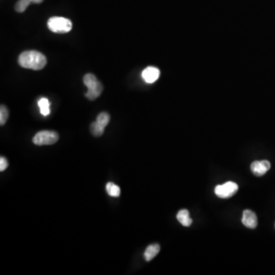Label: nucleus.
<instances>
[{"instance_id": "nucleus-8", "label": "nucleus", "mask_w": 275, "mask_h": 275, "mask_svg": "<svg viewBox=\"0 0 275 275\" xmlns=\"http://www.w3.org/2000/svg\"><path fill=\"white\" fill-rule=\"evenodd\" d=\"M160 76V70L155 67H149L142 72V77L149 84L155 82Z\"/></svg>"}, {"instance_id": "nucleus-9", "label": "nucleus", "mask_w": 275, "mask_h": 275, "mask_svg": "<svg viewBox=\"0 0 275 275\" xmlns=\"http://www.w3.org/2000/svg\"><path fill=\"white\" fill-rule=\"evenodd\" d=\"M177 219L179 223L184 226L188 227L191 225L193 220L189 216V211L188 209H181L177 214Z\"/></svg>"}, {"instance_id": "nucleus-13", "label": "nucleus", "mask_w": 275, "mask_h": 275, "mask_svg": "<svg viewBox=\"0 0 275 275\" xmlns=\"http://www.w3.org/2000/svg\"><path fill=\"white\" fill-rule=\"evenodd\" d=\"M109 120H110V116L107 113H101L98 115L97 118V122L102 126L103 128L105 129V127L107 126L109 124Z\"/></svg>"}, {"instance_id": "nucleus-17", "label": "nucleus", "mask_w": 275, "mask_h": 275, "mask_svg": "<svg viewBox=\"0 0 275 275\" xmlns=\"http://www.w3.org/2000/svg\"><path fill=\"white\" fill-rule=\"evenodd\" d=\"M9 167V162L6 157H0V171L4 172Z\"/></svg>"}, {"instance_id": "nucleus-14", "label": "nucleus", "mask_w": 275, "mask_h": 275, "mask_svg": "<svg viewBox=\"0 0 275 275\" xmlns=\"http://www.w3.org/2000/svg\"><path fill=\"white\" fill-rule=\"evenodd\" d=\"M104 130H105V129L103 128L102 126H100L97 121H94L90 125V132H91L93 136H96V137H100V136H103Z\"/></svg>"}, {"instance_id": "nucleus-6", "label": "nucleus", "mask_w": 275, "mask_h": 275, "mask_svg": "<svg viewBox=\"0 0 275 275\" xmlns=\"http://www.w3.org/2000/svg\"><path fill=\"white\" fill-rule=\"evenodd\" d=\"M271 168V164L268 161H254L251 165V171L253 174L258 177L264 175Z\"/></svg>"}, {"instance_id": "nucleus-5", "label": "nucleus", "mask_w": 275, "mask_h": 275, "mask_svg": "<svg viewBox=\"0 0 275 275\" xmlns=\"http://www.w3.org/2000/svg\"><path fill=\"white\" fill-rule=\"evenodd\" d=\"M239 186L236 183L229 181L222 185H218L215 188V193L217 197L222 199H228L234 196L237 193Z\"/></svg>"}, {"instance_id": "nucleus-10", "label": "nucleus", "mask_w": 275, "mask_h": 275, "mask_svg": "<svg viewBox=\"0 0 275 275\" xmlns=\"http://www.w3.org/2000/svg\"><path fill=\"white\" fill-rule=\"evenodd\" d=\"M160 250H161V247L158 244H152V245H149L144 253L145 260L147 261H152V259L155 258L157 254L159 253Z\"/></svg>"}, {"instance_id": "nucleus-12", "label": "nucleus", "mask_w": 275, "mask_h": 275, "mask_svg": "<svg viewBox=\"0 0 275 275\" xmlns=\"http://www.w3.org/2000/svg\"><path fill=\"white\" fill-rule=\"evenodd\" d=\"M38 106L40 108V112L43 116H49L50 114V103L46 98H41L38 101Z\"/></svg>"}, {"instance_id": "nucleus-16", "label": "nucleus", "mask_w": 275, "mask_h": 275, "mask_svg": "<svg viewBox=\"0 0 275 275\" xmlns=\"http://www.w3.org/2000/svg\"><path fill=\"white\" fill-rule=\"evenodd\" d=\"M8 118H9V110L6 107V105H2L0 108V125H5Z\"/></svg>"}, {"instance_id": "nucleus-19", "label": "nucleus", "mask_w": 275, "mask_h": 275, "mask_svg": "<svg viewBox=\"0 0 275 275\" xmlns=\"http://www.w3.org/2000/svg\"></svg>"}, {"instance_id": "nucleus-15", "label": "nucleus", "mask_w": 275, "mask_h": 275, "mask_svg": "<svg viewBox=\"0 0 275 275\" xmlns=\"http://www.w3.org/2000/svg\"><path fill=\"white\" fill-rule=\"evenodd\" d=\"M31 2L29 0H19L16 6H15V9L17 13H23L26 10L28 6L30 5Z\"/></svg>"}, {"instance_id": "nucleus-18", "label": "nucleus", "mask_w": 275, "mask_h": 275, "mask_svg": "<svg viewBox=\"0 0 275 275\" xmlns=\"http://www.w3.org/2000/svg\"><path fill=\"white\" fill-rule=\"evenodd\" d=\"M31 3L39 4L43 2L44 0H29Z\"/></svg>"}, {"instance_id": "nucleus-3", "label": "nucleus", "mask_w": 275, "mask_h": 275, "mask_svg": "<svg viewBox=\"0 0 275 275\" xmlns=\"http://www.w3.org/2000/svg\"><path fill=\"white\" fill-rule=\"evenodd\" d=\"M49 29L54 33H68L72 29L70 20L63 17H52L48 22Z\"/></svg>"}, {"instance_id": "nucleus-11", "label": "nucleus", "mask_w": 275, "mask_h": 275, "mask_svg": "<svg viewBox=\"0 0 275 275\" xmlns=\"http://www.w3.org/2000/svg\"><path fill=\"white\" fill-rule=\"evenodd\" d=\"M105 189H106V192L110 197H119L121 194V189H120V187L117 186L116 184H113V183H108L105 186Z\"/></svg>"}, {"instance_id": "nucleus-2", "label": "nucleus", "mask_w": 275, "mask_h": 275, "mask_svg": "<svg viewBox=\"0 0 275 275\" xmlns=\"http://www.w3.org/2000/svg\"><path fill=\"white\" fill-rule=\"evenodd\" d=\"M84 83L87 87L88 91L86 97L89 100H94L100 97L103 92V85L96 76L88 73L84 77Z\"/></svg>"}, {"instance_id": "nucleus-7", "label": "nucleus", "mask_w": 275, "mask_h": 275, "mask_svg": "<svg viewBox=\"0 0 275 275\" xmlns=\"http://www.w3.org/2000/svg\"><path fill=\"white\" fill-rule=\"evenodd\" d=\"M241 223L248 229H256L258 225V218L253 211L245 209L243 212Z\"/></svg>"}, {"instance_id": "nucleus-1", "label": "nucleus", "mask_w": 275, "mask_h": 275, "mask_svg": "<svg viewBox=\"0 0 275 275\" xmlns=\"http://www.w3.org/2000/svg\"><path fill=\"white\" fill-rule=\"evenodd\" d=\"M18 64L24 68L39 70L46 66L47 59L43 54L37 51H27L20 54Z\"/></svg>"}, {"instance_id": "nucleus-4", "label": "nucleus", "mask_w": 275, "mask_h": 275, "mask_svg": "<svg viewBox=\"0 0 275 275\" xmlns=\"http://www.w3.org/2000/svg\"><path fill=\"white\" fill-rule=\"evenodd\" d=\"M59 139V136L54 131H41L33 138V143L36 145H54Z\"/></svg>"}]
</instances>
